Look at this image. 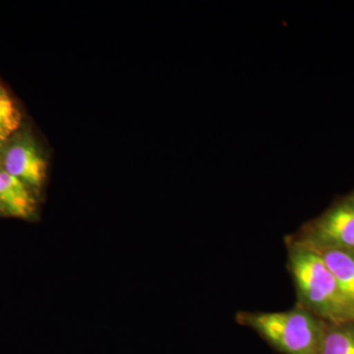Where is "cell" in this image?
Returning a JSON list of instances; mask_svg holds the SVG:
<instances>
[{
  "label": "cell",
  "instance_id": "6da1fadb",
  "mask_svg": "<svg viewBox=\"0 0 354 354\" xmlns=\"http://www.w3.org/2000/svg\"><path fill=\"white\" fill-rule=\"evenodd\" d=\"M286 244L288 269L297 291V304L325 322H354V307L344 297L320 254L286 239Z\"/></svg>",
  "mask_w": 354,
  "mask_h": 354
},
{
  "label": "cell",
  "instance_id": "7a4b0ae2",
  "mask_svg": "<svg viewBox=\"0 0 354 354\" xmlns=\"http://www.w3.org/2000/svg\"><path fill=\"white\" fill-rule=\"evenodd\" d=\"M235 321L281 354H318L325 321L300 305L281 312L239 311Z\"/></svg>",
  "mask_w": 354,
  "mask_h": 354
},
{
  "label": "cell",
  "instance_id": "3957f363",
  "mask_svg": "<svg viewBox=\"0 0 354 354\" xmlns=\"http://www.w3.org/2000/svg\"><path fill=\"white\" fill-rule=\"evenodd\" d=\"M286 241L316 251H354V194L335 203Z\"/></svg>",
  "mask_w": 354,
  "mask_h": 354
},
{
  "label": "cell",
  "instance_id": "277c9868",
  "mask_svg": "<svg viewBox=\"0 0 354 354\" xmlns=\"http://www.w3.org/2000/svg\"><path fill=\"white\" fill-rule=\"evenodd\" d=\"M0 167L25 184L41 201L48 180V162L31 133L22 128L0 151Z\"/></svg>",
  "mask_w": 354,
  "mask_h": 354
},
{
  "label": "cell",
  "instance_id": "5b68a950",
  "mask_svg": "<svg viewBox=\"0 0 354 354\" xmlns=\"http://www.w3.org/2000/svg\"><path fill=\"white\" fill-rule=\"evenodd\" d=\"M39 202L25 184L0 167V218L38 220Z\"/></svg>",
  "mask_w": 354,
  "mask_h": 354
},
{
  "label": "cell",
  "instance_id": "8992f818",
  "mask_svg": "<svg viewBox=\"0 0 354 354\" xmlns=\"http://www.w3.org/2000/svg\"><path fill=\"white\" fill-rule=\"evenodd\" d=\"M329 268L344 297L354 307V251H317Z\"/></svg>",
  "mask_w": 354,
  "mask_h": 354
},
{
  "label": "cell",
  "instance_id": "52a82bcc",
  "mask_svg": "<svg viewBox=\"0 0 354 354\" xmlns=\"http://www.w3.org/2000/svg\"><path fill=\"white\" fill-rule=\"evenodd\" d=\"M318 354H354V322H325Z\"/></svg>",
  "mask_w": 354,
  "mask_h": 354
},
{
  "label": "cell",
  "instance_id": "ba28073f",
  "mask_svg": "<svg viewBox=\"0 0 354 354\" xmlns=\"http://www.w3.org/2000/svg\"><path fill=\"white\" fill-rule=\"evenodd\" d=\"M22 127V113L0 83V151Z\"/></svg>",
  "mask_w": 354,
  "mask_h": 354
}]
</instances>
